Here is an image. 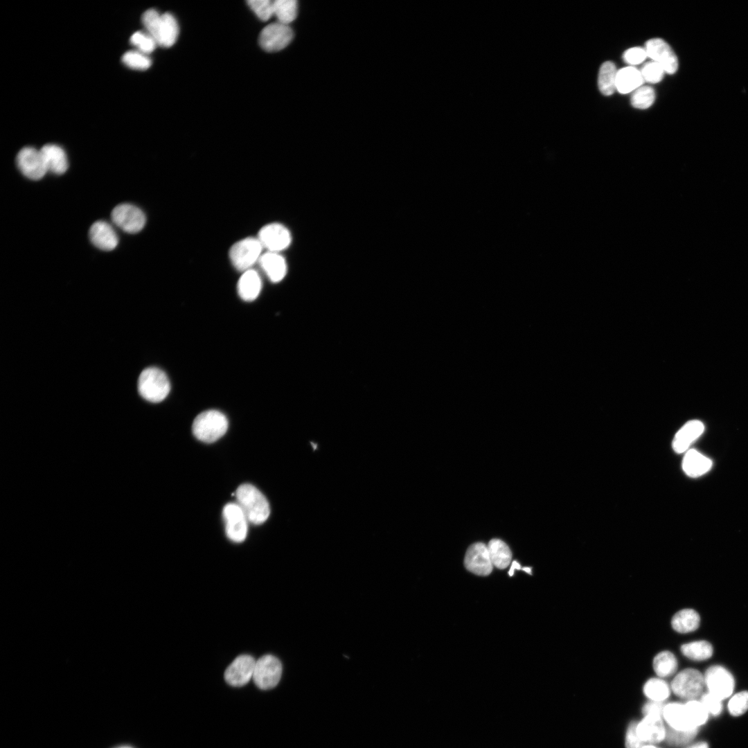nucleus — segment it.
<instances>
[{"label": "nucleus", "instance_id": "13", "mask_svg": "<svg viewBox=\"0 0 748 748\" xmlns=\"http://www.w3.org/2000/svg\"><path fill=\"white\" fill-rule=\"evenodd\" d=\"M645 49L647 55L657 62L665 73L673 74L679 67L678 59L668 43L660 38L650 39L646 42Z\"/></svg>", "mask_w": 748, "mask_h": 748}, {"label": "nucleus", "instance_id": "35", "mask_svg": "<svg viewBox=\"0 0 748 748\" xmlns=\"http://www.w3.org/2000/svg\"><path fill=\"white\" fill-rule=\"evenodd\" d=\"M655 99V93L652 87L641 86L634 90L631 96L632 105L637 109H644L650 107Z\"/></svg>", "mask_w": 748, "mask_h": 748}, {"label": "nucleus", "instance_id": "44", "mask_svg": "<svg viewBox=\"0 0 748 748\" xmlns=\"http://www.w3.org/2000/svg\"><path fill=\"white\" fill-rule=\"evenodd\" d=\"M664 707L662 702L650 701L643 706L642 711L645 715H654L663 717Z\"/></svg>", "mask_w": 748, "mask_h": 748}, {"label": "nucleus", "instance_id": "31", "mask_svg": "<svg viewBox=\"0 0 748 748\" xmlns=\"http://www.w3.org/2000/svg\"><path fill=\"white\" fill-rule=\"evenodd\" d=\"M643 691L650 701L663 703L669 697L671 688L663 679L654 677L645 683Z\"/></svg>", "mask_w": 748, "mask_h": 748}, {"label": "nucleus", "instance_id": "37", "mask_svg": "<svg viewBox=\"0 0 748 748\" xmlns=\"http://www.w3.org/2000/svg\"><path fill=\"white\" fill-rule=\"evenodd\" d=\"M131 44L136 48V50L148 55L154 51L157 44L155 40L146 32L137 31L134 33L130 38Z\"/></svg>", "mask_w": 748, "mask_h": 748}, {"label": "nucleus", "instance_id": "28", "mask_svg": "<svg viewBox=\"0 0 748 748\" xmlns=\"http://www.w3.org/2000/svg\"><path fill=\"white\" fill-rule=\"evenodd\" d=\"M618 71L615 64L607 61L601 65L598 78L600 91L605 96L612 95L616 90V76Z\"/></svg>", "mask_w": 748, "mask_h": 748}, {"label": "nucleus", "instance_id": "9", "mask_svg": "<svg viewBox=\"0 0 748 748\" xmlns=\"http://www.w3.org/2000/svg\"><path fill=\"white\" fill-rule=\"evenodd\" d=\"M704 677L705 687L709 693L722 700L732 695L735 680L732 674L724 667L720 665L711 666L706 670Z\"/></svg>", "mask_w": 748, "mask_h": 748}, {"label": "nucleus", "instance_id": "15", "mask_svg": "<svg viewBox=\"0 0 748 748\" xmlns=\"http://www.w3.org/2000/svg\"><path fill=\"white\" fill-rule=\"evenodd\" d=\"M256 661L248 654L236 657L224 672L225 681L233 686L245 685L253 678Z\"/></svg>", "mask_w": 748, "mask_h": 748}, {"label": "nucleus", "instance_id": "5", "mask_svg": "<svg viewBox=\"0 0 748 748\" xmlns=\"http://www.w3.org/2000/svg\"><path fill=\"white\" fill-rule=\"evenodd\" d=\"M263 247L258 238L249 237L235 243L229 250V258L233 267L245 271L258 262Z\"/></svg>", "mask_w": 748, "mask_h": 748}, {"label": "nucleus", "instance_id": "24", "mask_svg": "<svg viewBox=\"0 0 748 748\" xmlns=\"http://www.w3.org/2000/svg\"><path fill=\"white\" fill-rule=\"evenodd\" d=\"M261 287V278L258 273L253 269L244 271L238 283V294L246 301L255 300L259 295Z\"/></svg>", "mask_w": 748, "mask_h": 748}, {"label": "nucleus", "instance_id": "43", "mask_svg": "<svg viewBox=\"0 0 748 748\" xmlns=\"http://www.w3.org/2000/svg\"><path fill=\"white\" fill-rule=\"evenodd\" d=\"M643 742L639 738L636 731V723L632 722L627 727L625 736L626 748H641Z\"/></svg>", "mask_w": 748, "mask_h": 748}, {"label": "nucleus", "instance_id": "38", "mask_svg": "<svg viewBox=\"0 0 748 748\" xmlns=\"http://www.w3.org/2000/svg\"><path fill=\"white\" fill-rule=\"evenodd\" d=\"M727 708L733 716H740L745 713L748 711V691H740L731 696Z\"/></svg>", "mask_w": 748, "mask_h": 748}, {"label": "nucleus", "instance_id": "25", "mask_svg": "<svg viewBox=\"0 0 748 748\" xmlns=\"http://www.w3.org/2000/svg\"><path fill=\"white\" fill-rule=\"evenodd\" d=\"M644 80L640 70L634 66L624 67L618 71L616 90L623 94L634 91L640 87Z\"/></svg>", "mask_w": 748, "mask_h": 748}, {"label": "nucleus", "instance_id": "16", "mask_svg": "<svg viewBox=\"0 0 748 748\" xmlns=\"http://www.w3.org/2000/svg\"><path fill=\"white\" fill-rule=\"evenodd\" d=\"M464 565L469 571L476 575H489L492 571L493 565L487 545L477 542L470 546L465 553Z\"/></svg>", "mask_w": 748, "mask_h": 748}, {"label": "nucleus", "instance_id": "14", "mask_svg": "<svg viewBox=\"0 0 748 748\" xmlns=\"http://www.w3.org/2000/svg\"><path fill=\"white\" fill-rule=\"evenodd\" d=\"M258 238L267 251L276 253L287 248L292 241L289 230L279 223H271L264 226L260 230Z\"/></svg>", "mask_w": 748, "mask_h": 748}, {"label": "nucleus", "instance_id": "20", "mask_svg": "<svg viewBox=\"0 0 748 748\" xmlns=\"http://www.w3.org/2000/svg\"><path fill=\"white\" fill-rule=\"evenodd\" d=\"M704 430V424L697 420H690L676 433L673 440V448L677 453L686 452L691 445L697 439Z\"/></svg>", "mask_w": 748, "mask_h": 748}, {"label": "nucleus", "instance_id": "1", "mask_svg": "<svg viewBox=\"0 0 748 748\" xmlns=\"http://www.w3.org/2000/svg\"><path fill=\"white\" fill-rule=\"evenodd\" d=\"M142 23L158 46L168 48L177 41L179 28L177 19L169 12L160 14L155 9H148L142 15Z\"/></svg>", "mask_w": 748, "mask_h": 748}, {"label": "nucleus", "instance_id": "39", "mask_svg": "<svg viewBox=\"0 0 748 748\" xmlns=\"http://www.w3.org/2000/svg\"><path fill=\"white\" fill-rule=\"evenodd\" d=\"M247 3L257 17L262 21H267L274 15L273 1L249 0Z\"/></svg>", "mask_w": 748, "mask_h": 748}, {"label": "nucleus", "instance_id": "29", "mask_svg": "<svg viewBox=\"0 0 748 748\" xmlns=\"http://www.w3.org/2000/svg\"><path fill=\"white\" fill-rule=\"evenodd\" d=\"M652 666L656 675L664 678L673 675L677 669L678 664L673 652L664 650L654 657Z\"/></svg>", "mask_w": 748, "mask_h": 748}, {"label": "nucleus", "instance_id": "10", "mask_svg": "<svg viewBox=\"0 0 748 748\" xmlns=\"http://www.w3.org/2000/svg\"><path fill=\"white\" fill-rule=\"evenodd\" d=\"M290 26L280 22L265 26L259 35V44L266 51L276 52L285 48L293 39Z\"/></svg>", "mask_w": 748, "mask_h": 748}, {"label": "nucleus", "instance_id": "33", "mask_svg": "<svg viewBox=\"0 0 748 748\" xmlns=\"http://www.w3.org/2000/svg\"><path fill=\"white\" fill-rule=\"evenodd\" d=\"M122 62L126 66L139 71L148 69L152 64L148 55L136 49L125 53L122 56Z\"/></svg>", "mask_w": 748, "mask_h": 748}, {"label": "nucleus", "instance_id": "4", "mask_svg": "<svg viewBox=\"0 0 748 748\" xmlns=\"http://www.w3.org/2000/svg\"><path fill=\"white\" fill-rule=\"evenodd\" d=\"M138 390L146 400L159 402L163 400L170 392V381L161 369L155 367L147 368L140 374Z\"/></svg>", "mask_w": 748, "mask_h": 748}, {"label": "nucleus", "instance_id": "34", "mask_svg": "<svg viewBox=\"0 0 748 748\" xmlns=\"http://www.w3.org/2000/svg\"><path fill=\"white\" fill-rule=\"evenodd\" d=\"M684 704L689 718L695 728L698 729L707 722L709 714L700 700H691Z\"/></svg>", "mask_w": 748, "mask_h": 748}, {"label": "nucleus", "instance_id": "30", "mask_svg": "<svg viewBox=\"0 0 748 748\" xmlns=\"http://www.w3.org/2000/svg\"><path fill=\"white\" fill-rule=\"evenodd\" d=\"M681 652L686 657L691 660L704 661L711 657L713 648L709 642L700 640L683 644L681 646Z\"/></svg>", "mask_w": 748, "mask_h": 748}, {"label": "nucleus", "instance_id": "17", "mask_svg": "<svg viewBox=\"0 0 748 748\" xmlns=\"http://www.w3.org/2000/svg\"><path fill=\"white\" fill-rule=\"evenodd\" d=\"M637 734L643 743L655 744L665 740L666 729L662 717L646 715L636 723Z\"/></svg>", "mask_w": 748, "mask_h": 748}, {"label": "nucleus", "instance_id": "12", "mask_svg": "<svg viewBox=\"0 0 748 748\" xmlns=\"http://www.w3.org/2000/svg\"><path fill=\"white\" fill-rule=\"evenodd\" d=\"M222 515L227 537L234 542H243L247 535L248 520L240 507L229 503L224 507Z\"/></svg>", "mask_w": 748, "mask_h": 748}, {"label": "nucleus", "instance_id": "11", "mask_svg": "<svg viewBox=\"0 0 748 748\" xmlns=\"http://www.w3.org/2000/svg\"><path fill=\"white\" fill-rule=\"evenodd\" d=\"M17 166L20 172L32 180L42 179L48 171L40 150L33 147H24L17 153Z\"/></svg>", "mask_w": 748, "mask_h": 748}, {"label": "nucleus", "instance_id": "6", "mask_svg": "<svg viewBox=\"0 0 748 748\" xmlns=\"http://www.w3.org/2000/svg\"><path fill=\"white\" fill-rule=\"evenodd\" d=\"M704 687V675L694 668H686L678 673L670 684L671 691L677 697L688 700L701 696Z\"/></svg>", "mask_w": 748, "mask_h": 748}, {"label": "nucleus", "instance_id": "46", "mask_svg": "<svg viewBox=\"0 0 748 748\" xmlns=\"http://www.w3.org/2000/svg\"><path fill=\"white\" fill-rule=\"evenodd\" d=\"M521 569L520 564L517 561H513V563H512L511 567H510V570L508 571V575L510 576H512L513 575L515 569Z\"/></svg>", "mask_w": 748, "mask_h": 748}, {"label": "nucleus", "instance_id": "22", "mask_svg": "<svg viewBox=\"0 0 748 748\" xmlns=\"http://www.w3.org/2000/svg\"><path fill=\"white\" fill-rule=\"evenodd\" d=\"M258 262L262 269L272 282H279L286 275L287 263L285 258L279 253L267 251L262 254Z\"/></svg>", "mask_w": 748, "mask_h": 748}, {"label": "nucleus", "instance_id": "41", "mask_svg": "<svg viewBox=\"0 0 748 748\" xmlns=\"http://www.w3.org/2000/svg\"><path fill=\"white\" fill-rule=\"evenodd\" d=\"M700 702L710 715L717 716L722 711V700L709 692L701 695Z\"/></svg>", "mask_w": 748, "mask_h": 748}, {"label": "nucleus", "instance_id": "27", "mask_svg": "<svg viewBox=\"0 0 748 748\" xmlns=\"http://www.w3.org/2000/svg\"><path fill=\"white\" fill-rule=\"evenodd\" d=\"M488 549L492 565L499 569H506L512 559V553L508 546L499 539L491 540Z\"/></svg>", "mask_w": 748, "mask_h": 748}, {"label": "nucleus", "instance_id": "32", "mask_svg": "<svg viewBox=\"0 0 748 748\" xmlns=\"http://www.w3.org/2000/svg\"><path fill=\"white\" fill-rule=\"evenodd\" d=\"M274 3V15L278 22L288 25L297 16L298 3L296 0H275Z\"/></svg>", "mask_w": 748, "mask_h": 748}, {"label": "nucleus", "instance_id": "40", "mask_svg": "<svg viewBox=\"0 0 748 748\" xmlns=\"http://www.w3.org/2000/svg\"><path fill=\"white\" fill-rule=\"evenodd\" d=\"M640 71L644 82L650 83L660 82L665 73L664 69L653 60L643 64Z\"/></svg>", "mask_w": 748, "mask_h": 748}, {"label": "nucleus", "instance_id": "36", "mask_svg": "<svg viewBox=\"0 0 748 748\" xmlns=\"http://www.w3.org/2000/svg\"><path fill=\"white\" fill-rule=\"evenodd\" d=\"M697 732L698 729L679 731L669 728L666 730L665 740L671 746H683L693 740Z\"/></svg>", "mask_w": 748, "mask_h": 748}, {"label": "nucleus", "instance_id": "21", "mask_svg": "<svg viewBox=\"0 0 748 748\" xmlns=\"http://www.w3.org/2000/svg\"><path fill=\"white\" fill-rule=\"evenodd\" d=\"M48 171L55 175H62L68 169L69 162L64 149L58 145L48 143L40 149Z\"/></svg>", "mask_w": 748, "mask_h": 748}, {"label": "nucleus", "instance_id": "2", "mask_svg": "<svg viewBox=\"0 0 748 748\" xmlns=\"http://www.w3.org/2000/svg\"><path fill=\"white\" fill-rule=\"evenodd\" d=\"M237 504L240 507L248 522L259 525L269 516L270 508L266 497L255 486L244 483L235 491Z\"/></svg>", "mask_w": 748, "mask_h": 748}, {"label": "nucleus", "instance_id": "26", "mask_svg": "<svg viewBox=\"0 0 748 748\" xmlns=\"http://www.w3.org/2000/svg\"><path fill=\"white\" fill-rule=\"evenodd\" d=\"M700 623V615L693 609H683L678 611L671 620L673 630L682 634L696 630L699 627Z\"/></svg>", "mask_w": 748, "mask_h": 748}, {"label": "nucleus", "instance_id": "7", "mask_svg": "<svg viewBox=\"0 0 748 748\" xmlns=\"http://www.w3.org/2000/svg\"><path fill=\"white\" fill-rule=\"evenodd\" d=\"M282 675V664L276 657L267 654L256 661L253 679L256 685L262 690L274 688L279 682Z\"/></svg>", "mask_w": 748, "mask_h": 748}, {"label": "nucleus", "instance_id": "45", "mask_svg": "<svg viewBox=\"0 0 748 748\" xmlns=\"http://www.w3.org/2000/svg\"><path fill=\"white\" fill-rule=\"evenodd\" d=\"M686 748H709V746L707 742H704V741H701V742H698L694 743L693 745H691L690 746L687 747Z\"/></svg>", "mask_w": 748, "mask_h": 748}, {"label": "nucleus", "instance_id": "47", "mask_svg": "<svg viewBox=\"0 0 748 748\" xmlns=\"http://www.w3.org/2000/svg\"><path fill=\"white\" fill-rule=\"evenodd\" d=\"M641 748H659V747L654 746L653 744H647V745H643L641 747Z\"/></svg>", "mask_w": 748, "mask_h": 748}, {"label": "nucleus", "instance_id": "42", "mask_svg": "<svg viewBox=\"0 0 748 748\" xmlns=\"http://www.w3.org/2000/svg\"><path fill=\"white\" fill-rule=\"evenodd\" d=\"M647 57L645 48L641 47L629 48L623 54V60L630 65L639 64L644 61Z\"/></svg>", "mask_w": 748, "mask_h": 748}, {"label": "nucleus", "instance_id": "49", "mask_svg": "<svg viewBox=\"0 0 748 748\" xmlns=\"http://www.w3.org/2000/svg\"><path fill=\"white\" fill-rule=\"evenodd\" d=\"M118 748H131V747H118Z\"/></svg>", "mask_w": 748, "mask_h": 748}, {"label": "nucleus", "instance_id": "48", "mask_svg": "<svg viewBox=\"0 0 748 748\" xmlns=\"http://www.w3.org/2000/svg\"><path fill=\"white\" fill-rule=\"evenodd\" d=\"M522 570H523V571H526V573H529V574H532V572H531V567H524V568L522 569Z\"/></svg>", "mask_w": 748, "mask_h": 748}, {"label": "nucleus", "instance_id": "8", "mask_svg": "<svg viewBox=\"0 0 748 748\" xmlns=\"http://www.w3.org/2000/svg\"><path fill=\"white\" fill-rule=\"evenodd\" d=\"M113 223L123 231L136 233L141 231L146 222L143 211L131 204H121L114 208L111 213Z\"/></svg>", "mask_w": 748, "mask_h": 748}, {"label": "nucleus", "instance_id": "18", "mask_svg": "<svg viewBox=\"0 0 748 748\" xmlns=\"http://www.w3.org/2000/svg\"><path fill=\"white\" fill-rule=\"evenodd\" d=\"M89 235L92 244L103 251L113 250L118 243V238L114 229L105 221L94 222L89 229Z\"/></svg>", "mask_w": 748, "mask_h": 748}, {"label": "nucleus", "instance_id": "19", "mask_svg": "<svg viewBox=\"0 0 748 748\" xmlns=\"http://www.w3.org/2000/svg\"><path fill=\"white\" fill-rule=\"evenodd\" d=\"M663 718L671 729L679 731L698 729L693 725L684 703L670 702L664 705Z\"/></svg>", "mask_w": 748, "mask_h": 748}, {"label": "nucleus", "instance_id": "3", "mask_svg": "<svg viewBox=\"0 0 748 748\" xmlns=\"http://www.w3.org/2000/svg\"><path fill=\"white\" fill-rule=\"evenodd\" d=\"M227 429L226 417L217 410H208L199 413L192 426L194 436L204 443L216 441L224 435Z\"/></svg>", "mask_w": 748, "mask_h": 748}, {"label": "nucleus", "instance_id": "23", "mask_svg": "<svg viewBox=\"0 0 748 748\" xmlns=\"http://www.w3.org/2000/svg\"><path fill=\"white\" fill-rule=\"evenodd\" d=\"M711 466V460L694 449L686 451L682 461L684 472L691 477L703 475Z\"/></svg>", "mask_w": 748, "mask_h": 748}]
</instances>
